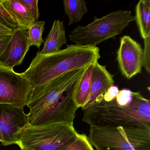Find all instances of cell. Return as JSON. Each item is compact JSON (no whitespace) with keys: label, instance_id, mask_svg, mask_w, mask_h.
Listing matches in <instances>:
<instances>
[{"label":"cell","instance_id":"6da1fadb","mask_svg":"<svg viewBox=\"0 0 150 150\" xmlns=\"http://www.w3.org/2000/svg\"><path fill=\"white\" fill-rule=\"evenodd\" d=\"M86 67L31 88L26 105L30 110L27 114L29 124L63 123L74 126L79 108L74 102V93Z\"/></svg>","mask_w":150,"mask_h":150},{"label":"cell","instance_id":"7a4b0ae2","mask_svg":"<svg viewBox=\"0 0 150 150\" xmlns=\"http://www.w3.org/2000/svg\"><path fill=\"white\" fill-rule=\"evenodd\" d=\"M100 57L97 46L70 45L50 54L38 52L28 68L22 74L29 81L31 89L68 72L86 67L98 61Z\"/></svg>","mask_w":150,"mask_h":150},{"label":"cell","instance_id":"3957f363","mask_svg":"<svg viewBox=\"0 0 150 150\" xmlns=\"http://www.w3.org/2000/svg\"><path fill=\"white\" fill-rule=\"evenodd\" d=\"M132 100L127 106L103 100L84 110L82 121L90 126H139L150 129V100L139 92H132Z\"/></svg>","mask_w":150,"mask_h":150},{"label":"cell","instance_id":"277c9868","mask_svg":"<svg viewBox=\"0 0 150 150\" xmlns=\"http://www.w3.org/2000/svg\"><path fill=\"white\" fill-rule=\"evenodd\" d=\"M88 139L96 150H150V129L90 126Z\"/></svg>","mask_w":150,"mask_h":150},{"label":"cell","instance_id":"5b68a950","mask_svg":"<svg viewBox=\"0 0 150 150\" xmlns=\"http://www.w3.org/2000/svg\"><path fill=\"white\" fill-rule=\"evenodd\" d=\"M131 13L129 10H117L101 18L95 17L91 23L78 26L72 30L69 40L79 45L96 46L122 34L131 22L135 21Z\"/></svg>","mask_w":150,"mask_h":150},{"label":"cell","instance_id":"8992f818","mask_svg":"<svg viewBox=\"0 0 150 150\" xmlns=\"http://www.w3.org/2000/svg\"><path fill=\"white\" fill-rule=\"evenodd\" d=\"M77 133L74 126L66 124H28L21 132L19 146L29 150H62L76 139Z\"/></svg>","mask_w":150,"mask_h":150},{"label":"cell","instance_id":"52a82bcc","mask_svg":"<svg viewBox=\"0 0 150 150\" xmlns=\"http://www.w3.org/2000/svg\"><path fill=\"white\" fill-rule=\"evenodd\" d=\"M30 86L22 73L0 65V104L23 108L27 105Z\"/></svg>","mask_w":150,"mask_h":150},{"label":"cell","instance_id":"ba28073f","mask_svg":"<svg viewBox=\"0 0 150 150\" xmlns=\"http://www.w3.org/2000/svg\"><path fill=\"white\" fill-rule=\"evenodd\" d=\"M28 124L23 108L8 104H0V134L4 146H19L21 132Z\"/></svg>","mask_w":150,"mask_h":150},{"label":"cell","instance_id":"9c48e42d","mask_svg":"<svg viewBox=\"0 0 150 150\" xmlns=\"http://www.w3.org/2000/svg\"><path fill=\"white\" fill-rule=\"evenodd\" d=\"M143 50L139 43L128 35L121 38L117 61L121 73L127 79L141 73Z\"/></svg>","mask_w":150,"mask_h":150},{"label":"cell","instance_id":"30bf717a","mask_svg":"<svg viewBox=\"0 0 150 150\" xmlns=\"http://www.w3.org/2000/svg\"><path fill=\"white\" fill-rule=\"evenodd\" d=\"M30 46L28 29L15 30L11 40L0 55V65L13 69L22 64Z\"/></svg>","mask_w":150,"mask_h":150},{"label":"cell","instance_id":"8fae6325","mask_svg":"<svg viewBox=\"0 0 150 150\" xmlns=\"http://www.w3.org/2000/svg\"><path fill=\"white\" fill-rule=\"evenodd\" d=\"M114 77L105 66L100 64L98 61L95 63L90 95L86 103L81 108L83 111L94 103L103 100L104 94L114 85Z\"/></svg>","mask_w":150,"mask_h":150},{"label":"cell","instance_id":"7c38bea8","mask_svg":"<svg viewBox=\"0 0 150 150\" xmlns=\"http://www.w3.org/2000/svg\"><path fill=\"white\" fill-rule=\"evenodd\" d=\"M67 42L64 22L55 20L51 30L44 41V46L40 54H48L59 51L64 45Z\"/></svg>","mask_w":150,"mask_h":150},{"label":"cell","instance_id":"4fadbf2b","mask_svg":"<svg viewBox=\"0 0 150 150\" xmlns=\"http://www.w3.org/2000/svg\"><path fill=\"white\" fill-rule=\"evenodd\" d=\"M0 1L16 21L20 29H28L35 22L19 0H0Z\"/></svg>","mask_w":150,"mask_h":150},{"label":"cell","instance_id":"5bb4252c","mask_svg":"<svg viewBox=\"0 0 150 150\" xmlns=\"http://www.w3.org/2000/svg\"><path fill=\"white\" fill-rule=\"evenodd\" d=\"M95 63L90 64L86 67L75 90L74 102L79 108H83L89 98Z\"/></svg>","mask_w":150,"mask_h":150},{"label":"cell","instance_id":"9a60e30c","mask_svg":"<svg viewBox=\"0 0 150 150\" xmlns=\"http://www.w3.org/2000/svg\"><path fill=\"white\" fill-rule=\"evenodd\" d=\"M135 21L143 40L150 37V1L140 0L135 7Z\"/></svg>","mask_w":150,"mask_h":150},{"label":"cell","instance_id":"2e32d148","mask_svg":"<svg viewBox=\"0 0 150 150\" xmlns=\"http://www.w3.org/2000/svg\"><path fill=\"white\" fill-rule=\"evenodd\" d=\"M84 0H64V11L69 20V26L81 21L88 9Z\"/></svg>","mask_w":150,"mask_h":150},{"label":"cell","instance_id":"e0dca14e","mask_svg":"<svg viewBox=\"0 0 150 150\" xmlns=\"http://www.w3.org/2000/svg\"><path fill=\"white\" fill-rule=\"evenodd\" d=\"M45 22L36 21L28 29L29 45L35 46L40 49L42 44L44 43L42 35L44 30Z\"/></svg>","mask_w":150,"mask_h":150},{"label":"cell","instance_id":"ac0fdd59","mask_svg":"<svg viewBox=\"0 0 150 150\" xmlns=\"http://www.w3.org/2000/svg\"><path fill=\"white\" fill-rule=\"evenodd\" d=\"M62 150H95L89 142L88 137L84 133H77L76 139Z\"/></svg>","mask_w":150,"mask_h":150},{"label":"cell","instance_id":"d6986e66","mask_svg":"<svg viewBox=\"0 0 150 150\" xmlns=\"http://www.w3.org/2000/svg\"><path fill=\"white\" fill-rule=\"evenodd\" d=\"M0 24L11 29L20 28L18 23L0 1Z\"/></svg>","mask_w":150,"mask_h":150},{"label":"cell","instance_id":"ffe728a7","mask_svg":"<svg viewBox=\"0 0 150 150\" xmlns=\"http://www.w3.org/2000/svg\"><path fill=\"white\" fill-rule=\"evenodd\" d=\"M19 2L26 8L30 16L35 21L40 16L38 0H19Z\"/></svg>","mask_w":150,"mask_h":150},{"label":"cell","instance_id":"44dd1931","mask_svg":"<svg viewBox=\"0 0 150 150\" xmlns=\"http://www.w3.org/2000/svg\"><path fill=\"white\" fill-rule=\"evenodd\" d=\"M132 91L127 88L119 90V93L116 97L117 103L121 106H127L131 103L132 100Z\"/></svg>","mask_w":150,"mask_h":150},{"label":"cell","instance_id":"7402d4cb","mask_svg":"<svg viewBox=\"0 0 150 150\" xmlns=\"http://www.w3.org/2000/svg\"><path fill=\"white\" fill-rule=\"evenodd\" d=\"M144 40V49L143 50V67L146 71L150 72V37Z\"/></svg>","mask_w":150,"mask_h":150},{"label":"cell","instance_id":"603a6c76","mask_svg":"<svg viewBox=\"0 0 150 150\" xmlns=\"http://www.w3.org/2000/svg\"><path fill=\"white\" fill-rule=\"evenodd\" d=\"M119 92V88L117 86H111L104 94L103 100L106 102H110L115 99Z\"/></svg>","mask_w":150,"mask_h":150},{"label":"cell","instance_id":"cb8c5ba5","mask_svg":"<svg viewBox=\"0 0 150 150\" xmlns=\"http://www.w3.org/2000/svg\"><path fill=\"white\" fill-rule=\"evenodd\" d=\"M15 30L11 29L0 24V40L13 35Z\"/></svg>","mask_w":150,"mask_h":150},{"label":"cell","instance_id":"d4e9b609","mask_svg":"<svg viewBox=\"0 0 150 150\" xmlns=\"http://www.w3.org/2000/svg\"><path fill=\"white\" fill-rule=\"evenodd\" d=\"M12 35H11L9 36L4 38V39L0 40V55L3 52L4 49H5L6 46H7L8 44V43L9 41L11 40Z\"/></svg>","mask_w":150,"mask_h":150},{"label":"cell","instance_id":"484cf974","mask_svg":"<svg viewBox=\"0 0 150 150\" xmlns=\"http://www.w3.org/2000/svg\"><path fill=\"white\" fill-rule=\"evenodd\" d=\"M0 142H1V145H3L4 143V140L3 139V137L1 136V134H0Z\"/></svg>","mask_w":150,"mask_h":150},{"label":"cell","instance_id":"4316f807","mask_svg":"<svg viewBox=\"0 0 150 150\" xmlns=\"http://www.w3.org/2000/svg\"><path fill=\"white\" fill-rule=\"evenodd\" d=\"M21 150H28V149H25V148H21Z\"/></svg>","mask_w":150,"mask_h":150},{"label":"cell","instance_id":"83f0119b","mask_svg":"<svg viewBox=\"0 0 150 150\" xmlns=\"http://www.w3.org/2000/svg\"></svg>","mask_w":150,"mask_h":150}]
</instances>
